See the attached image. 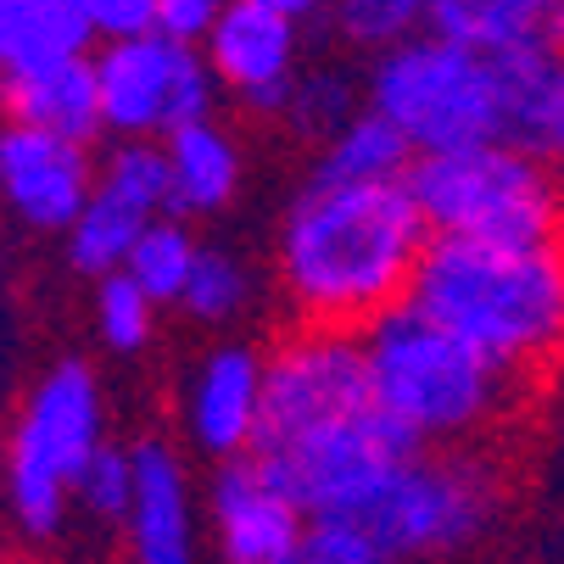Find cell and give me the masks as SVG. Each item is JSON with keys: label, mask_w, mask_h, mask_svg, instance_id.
<instances>
[{"label": "cell", "mask_w": 564, "mask_h": 564, "mask_svg": "<svg viewBox=\"0 0 564 564\" xmlns=\"http://www.w3.org/2000/svg\"><path fill=\"white\" fill-rule=\"evenodd\" d=\"M431 224L402 185L302 180L274 229V280L313 330H369L409 302L431 252Z\"/></svg>", "instance_id": "cell-1"}, {"label": "cell", "mask_w": 564, "mask_h": 564, "mask_svg": "<svg viewBox=\"0 0 564 564\" xmlns=\"http://www.w3.org/2000/svg\"><path fill=\"white\" fill-rule=\"evenodd\" d=\"M409 307L487 352L514 380L564 358V240L487 247L436 235L414 274Z\"/></svg>", "instance_id": "cell-2"}, {"label": "cell", "mask_w": 564, "mask_h": 564, "mask_svg": "<svg viewBox=\"0 0 564 564\" xmlns=\"http://www.w3.org/2000/svg\"><path fill=\"white\" fill-rule=\"evenodd\" d=\"M375 402L391 425H402L420 447H475L492 436L520 402V380L475 352L420 307H391L364 330Z\"/></svg>", "instance_id": "cell-3"}, {"label": "cell", "mask_w": 564, "mask_h": 564, "mask_svg": "<svg viewBox=\"0 0 564 564\" xmlns=\"http://www.w3.org/2000/svg\"><path fill=\"white\" fill-rule=\"evenodd\" d=\"M509 514V480L492 453L442 447L402 458L341 520L391 564H458L480 553Z\"/></svg>", "instance_id": "cell-4"}, {"label": "cell", "mask_w": 564, "mask_h": 564, "mask_svg": "<svg viewBox=\"0 0 564 564\" xmlns=\"http://www.w3.org/2000/svg\"><path fill=\"white\" fill-rule=\"evenodd\" d=\"M107 386L90 358H51L7 431L0 453V503L29 542H56L73 520V480L107 447Z\"/></svg>", "instance_id": "cell-5"}, {"label": "cell", "mask_w": 564, "mask_h": 564, "mask_svg": "<svg viewBox=\"0 0 564 564\" xmlns=\"http://www.w3.org/2000/svg\"><path fill=\"white\" fill-rule=\"evenodd\" d=\"M364 101L397 123L414 156L509 145V78L498 56L420 34L369 62Z\"/></svg>", "instance_id": "cell-6"}, {"label": "cell", "mask_w": 564, "mask_h": 564, "mask_svg": "<svg viewBox=\"0 0 564 564\" xmlns=\"http://www.w3.org/2000/svg\"><path fill=\"white\" fill-rule=\"evenodd\" d=\"M409 191L431 235L487 240V247H547L564 240V180L520 145H475L420 156Z\"/></svg>", "instance_id": "cell-7"}, {"label": "cell", "mask_w": 564, "mask_h": 564, "mask_svg": "<svg viewBox=\"0 0 564 564\" xmlns=\"http://www.w3.org/2000/svg\"><path fill=\"white\" fill-rule=\"evenodd\" d=\"M375 380H369V352L358 330H291L269 352V380H263V431L258 453H285L318 431H336L347 420L375 414Z\"/></svg>", "instance_id": "cell-8"}, {"label": "cell", "mask_w": 564, "mask_h": 564, "mask_svg": "<svg viewBox=\"0 0 564 564\" xmlns=\"http://www.w3.org/2000/svg\"><path fill=\"white\" fill-rule=\"evenodd\" d=\"M96 85H101V123L112 140L163 145L180 129L213 118L218 78L202 45L174 34H145L96 51Z\"/></svg>", "instance_id": "cell-9"}, {"label": "cell", "mask_w": 564, "mask_h": 564, "mask_svg": "<svg viewBox=\"0 0 564 564\" xmlns=\"http://www.w3.org/2000/svg\"><path fill=\"white\" fill-rule=\"evenodd\" d=\"M156 218H169V156H163V145L112 140L101 151V169H96V196L78 213V224L67 229L62 258L90 285L112 280V274L129 269L134 240Z\"/></svg>", "instance_id": "cell-10"}, {"label": "cell", "mask_w": 564, "mask_h": 564, "mask_svg": "<svg viewBox=\"0 0 564 564\" xmlns=\"http://www.w3.org/2000/svg\"><path fill=\"white\" fill-rule=\"evenodd\" d=\"M263 380H269V352H258L252 341H213L207 352H196L174 391V420L185 447H196L213 464L258 453Z\"/></svg>", "instance_id": "cell-11"}, {"label": "cell", "mask_w": 564, "mask_h": 564, "mask_svg": "<svg viewBox=\"0 0 564 564\" xmlns=\"http://www.w3.org/2000/svg\"><path fill=\"white\" fill-rule=\"evenodd\" d=\"M202 509L213 564H291L313 531L307 509L280 487V475L258 453L213 464Z\"/></svg>", "instance_id": "cell-12"}, {"label": "cell", "mask_w": 564, "mask_h": 564, "mask_svg": "<svg viewBox=\"0 0 564 564\" xmlns=\"http://www.w3.org/2000/svg\"><path fill=\"white\" fill-rule=\"evenodd\" d=\"M90 145L0 118V224L23 235H62L96 196Z\"/></svg>", "instance_id": "cell-13"}, {"label": "cell", "mask_w": 564, "mask_h": 564, "mask_svg": "<svg viewBox=\"0 0 564 564\" xmlns=\"http://www.w3.org/2000/svg\"><path fill=\"white\" fill-rule=\"evenodd\" d=\"M202 56L218 78V90L235 96L240 112L285 123L291 96H296V56H302V29L285 23L280 12H263L252 0H229L218 23L202 40Z\"/></svg>", "instance_id": "cell-14"}, {"label": "cell", "mask_w": 564, "mask_h": 564, "mask_svg": "<svg viewBox=\"0 0 564 564\" xmlns=\"http://www.w3.org/2000/svg\"><path fill=\"white\" fill-rule=\"evenodd\" d=\"M134 447V503L123 520L129 564H202L207 558V509L191 487V464L174 442L140 436Z\"/></svg>", "instance_id": "cell-15"}, {"label": "cell", "mask_w": 564, "mask_h": 564, "mask_svg": "<svg viewBox=\"0 0 564 564\" xmlns=\"http://www.w3.org/2000/svg\"><path fill=\"white\" fill-rule=\"evenodd\" d=\"M0 118L45 129V134H62V140H78V145H96L107 134L96 56H73V62H51V67L7 73V78H0Z\"/></svg>", "instance_id": "cell-16"}, {"label": "cell", "mask_w": 564, "mask_h": 564, "mask_svg": "<svg viewBox=\"0 0 564 564\" xmlns=\"http://www.w3.org/2000/svg\"><path fill=\"white\" fill-rule=\"evenodd\" d=\"M163 156H169V213L185 224L218 218L224 207H235L240 185H247V151H240L235 129H224L218 118H202L174 140H163Z\"/></svg>", "instance_id": "cell-17"}, {"label": "cell", "mask_w": 564, "mask_h": 564, "mask_svg": "<svg viewBox=\"0 0 564 564\" xmlns=\"http://www.w3.org/2000/svg\"><path fill=\"white\" fill-rule=\"evenodd\" d=\"M96 23L85 0H0V78L96 56Z\"/></svg>", "instance_id": "cell-18"}, {"label": "cell", "mask_w": 564, "mask_h": 564, "mask_svg": "<svg viewBox=\"0 0 564 564\" xmlns=\"http://www.w3.org/2000/svg\"><path fill=\"white\" fill-rule=\"evenodd\" d=\"M498 62L509 78V145L564 169V56L531 45Z\"/></svg>", "instance_id": "cell-19"}, {"label": "cell", "mask_w": 564, "mask_h": 564, "mask_svg": "<svg viewBox=\"0 0 564 564\" xmlns=\"http://www.w3.org/2000/svg\"><path fill=\"white\" fill-rule=\"evenodd\" d=\"M414 163L420 156L397 134V123H386L375 107H364L341 134H330L313 151L307 180H325V185H402Z\"/></svg>", "instance_id": "cell-20"}, {"label": "cell", "mask_w": 564, "mask_h": 564, "mask_svg": "<svg viewBox=\"0 0 564 564\" xmlns=\"http://www.w3.org/2000/svg\"><path fill=\"white\" fill-rule=\"evenodd\" d=\"M553 12L558 0H436L431 34L480 56H509V51L542 45V29Z\"/></svg>", "instance_id": "cell-21"}, {"label": "cell", "mask_w": 564, "mask_h": 564, "mask_svg": "<svg viewBox=\"0 0 564 564\" xmlns=\"http://www.w3.org/2000/svg\"><path fill=\"white\" fill-rule=\"evenodd\" d=\"M252 307H258V269L229 247H202V263L180 296V313L207 330H224V325H240Z\"/></svg>", "instance_id": "cell-22"}, {"label": "cell", "mask_w": 564, "mask_h": 564, "mask_svg": "<svg viewBox=\"0 0 564 564\" xmlns=\"http://www.w3.org/2000/svg\"><path fill=\"white\" fill-rule=\"evenodd\" d=\"M196 263H202V240L191 235L185 218L169 213V218H156V224L134 240V252H129V269H123V274H129L156 307H180V296H185Z\"/></svg>", "instance_id": "cell-23"}, {"label": "cell", "mask_w": 564, "mask_h": 564, "mask_svg": "<svg viewBox=\"0 0 564 564\" xmlns=\"http://www.w3.org/2000/svg\"><path fill=\"white\" fill-rule=\"evenodd\" d=\"M364 107H369V101H364V85H358L347 67H307V73L296 78V96H291L285 129L318 151L330 134H341Z\"/></svg>", "instance_id": "cell-24"}, {"label": "cell", "mask_w": 564, "mask_h": 564, "mask_svg": "<svg viewBox=\"0 0 564 564\" xmlns=\"http://www.w3.org/2000/svg\"><path fill=\"white\" fill-rule=\"evenodd\" d=\"M431 7L436 0H336L330 23L352 51H369V62H375L397 45L431 34Z\"/></svg>", "instance_id": "cell-25"}, {"label": "cell", "mask_w": 564, "mask_h": 564, "mask_svg": "<svg viewBox=\"0 0 564 564\" xmlns=\"http://www.w3.org/2000/svg\"><path fill=\"white\" fill-rule=\"evenodd\" d=\"M156 307L129 274H112V280H96L90 285V325H96V341L118 358H134L156 341Z\"/></svg>", "instance_id": "cell-26"}, {"label": "cell", "mask_w": 564, "mask_h": 564, "mask_svg": "<svg viewBox=\"0 0 564 564\" xmlns=\"http://www.w3.org/2000/svg\"><path fill=\"white\" fill-rule=\"evenodd\" d=\"M129 503H134V447L107 442L85 469H78L73 509L85 514V520H101V525H123L129 520Z\"/></svg>", "instance_id": "cell-27"}, {"label": "cell", "mask_w": 564, "mask_h": 564, "mask_svg": "<svg viewBox=\"0 0 564 564\" xmlns=\"http://www.w3.org/2000/svg\"><path fill=\"white\" fill-rule=\"evenodd\" d=\"M85 12H90L101 45L145 40L163 29V0H85Z\"/></svg>", "instance_id": "cell-28"}, {"label": "cell", "mask_w": 564, "mask_h": 564, "mask_svg": "<svg viewBox=\"0 0 564 564\" xmlns=\"http://www.w3.org/2000/svg\"><path fill=\"white\" fill-rule=\"evenodd\" d=\"M291 564H391V558L352 525H313Z\"/></svg>", "instance_id": "cell-29"}, {"label": "cell", "mask_w": 564, "mask_h": 564, "mask_svg": "<svg viewBox=\"0 0 564 564\" xmlns=\"http://www.w3.org/2000/svg\"><path fill=\"white\" fill-rule=\"evenodd\" d=\"M224 7H229V0H163V34L202 45V40H207V29L218 23V12H224Z\"/></svg>", "instance_id": "cell-30"}, {"label": "cell", "mask_w": 564, "mask_h": 564, "mask_svg": "<svg viewBox=\"0 0 564 564\" xmlns=\"http://www.w3.org/2000/svg\"><path fill=\"white\" fill-rule=\"evenodd\" d=\"M252 7H263V12H280L285 23H318V18H330V7L336 0H252Z\"/></svg>", "instance_id": "cell-31"}, {"label": "cell", "mask_w": 564, "mask_h": 564, "mask_svg": "<svg viewBox=\"0 0 564 564\" xmlns=\"http://www.w3.org/2000/svg\"><path fill=\"white\" fill-rule=\"evenodd\" d=\"M542 51L564 56V0H558V12H553V18H547V29H542Z\"/></svg>", "instance_id": "cell-32"}, {"label": "cell", "mask_w": 564, "mask_h": 564, "mask_svg": "<svg viewBox=\"0 0 564 564\" xmlns=\"http://www.w3.org/2000/svg\"><path fill=\"white\" fill-rule=\"evenodd\" d=\"M7 280H12V247H7V235H0V291H7Z\"/></svg>", "instance_id": "cell-33"}, {"label": "cell", "mask_w": 564, "mask_h": 564, "mask_svg": "<svg viewBox=\"0 0 564 564\" xmlns=\"http://www.w3.org/2000/svg\"><path fill=\"white\" fill-rule=\"evenodd\" d=\"M12 564H34V558H12Z\"/></svg>", "instance_id": "cell-34"}]
</instances>
